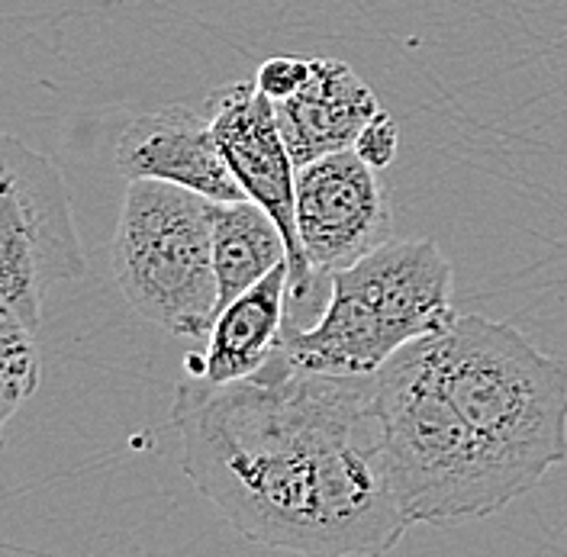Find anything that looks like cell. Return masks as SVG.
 Segmentation results:
<instances>
[{
    "mask_svg": "<svg viewBox=\"0 0 567 557\" xmlns=\"http://www.w3.org/2000/svg\"><path fill=\"white\" fill-rule=\"evenodd\" d=\"M207 113L219 152L243 194L268 209L281 226L290 251V300H307L317 275L297 236V165L281 136L275 101L261 94L255 81H233L207 94Z\"/></svg>",
    "mask_w": 567,
    "mask_h": 557,
    "instance_id": "obj_7",
    "label": "cell"
},
{
    "mask_svg": "<svg viewBox=\"0 0 567 557\" xmlns=\"http://www.w3.org/2000/svg\"><path fill=\"white\" fill-rule=\"evenodd\" d=\"M374 374L297 368L281 349L246 381L184 374L181 467L246 541L310 557L388 555L410 519L390 487Z\"/></svg>",
    "mask_w": 567,
    "mask_h": 557,
    "instance_id": "obj_1",
    "label": "cell"
},
{
    "mask_svg": "<svg viewBox=\"0 0 567 557\" xmlns=\"http://www.w3.org/2000/svg\"><path fill=\"white\" fill-rule=\"evenodd\" d=\"M290 258L275 216L255 200L213 204V268L219 283V310Z\"/></svg>",
    "mask_w": 567,
    "mask_h": 557,
    "instance_id": "obj_12",
    "label": "cell"
},
{
    "mask_svg": "<svg viewBox=\"0 0 567 557\" xmlns=\"http://www.w3.org/2000/svg\"><path fill=\"white\" fill-rule=\"evenodd\" d=\"M425 364L516 496L567 461V364L487 316L420 339Z\"/></svg>",
    "mask_w": 567,
    "mask_h": 557,
    "instance_id": "obj_2",
    "label": "cell"
},
{
    "mask_svg": "<svg viewBox=\"0 0 567 557\" xmlns=\"http://www.w3.org/2000/svg\"><path fill=\"white\" fill-rule=\"evenodd\" d=\"M374 416L390 487L410 525L484 519L519 499L410 342L374 374Z\"/></svg>",
    "mask_w": 567,
    "mask_h": 557,
    "instance_id": "obj_4",
    "label": "cell"
},
{
    "mask_svg": "<svg viewBox=\"0 0 567 557\" xmlns=\"http://www.w3.org/2000/svg\"><path fill=\"white\" fill-rule=\"evenodd\" d=\"M42 381V354L35 332L20 319L0 313V439L7 422L33 396Z\"/></svg>",
    "mask_w": 567,
    "mask_h": 557,
    "instance_id": "obj_13",
    "label": "cell"
},
{
    "mask_svg": "<svg viewBox=\"0 0 567 557\" xmlns=\"http://www.w3.org/2000/svg\"><path fill=\"white\" fill-rule=\"evenodd\" d=\"M378 113L374 91L349 62L336 59H313L310 81L297 94L275 101V116L297 168L319 155L352 148Z\"/></svg>",
    "mask_w": 567,
    "mask_h": 557,
    "instance_id": "obj_10",
    "label": "cell"
},
{
    "mask_svg": "<svg viewBox=\"0 0 567 557\" xmlns=\"http://www.w3.org/2000/svg\"><path fill=\"white\" fill-rule=\"evenodd\" d=\"M113 158L126 180H168L210 200L246 197L219 152L210 113H197L184 104L136 116L120 133Z\"/></svg>",
    "mask_w": 567,
    "mask_h": 557,
    "instance_id": "obj_9",
    "label": "cell"
},
{
    "mask_svg": "<svg viewBox=\"0 0 567 557\" xmlns=\"http://www.w3.org/2000/svg\"><path fill=\"white\" fill-rule=\"evenodd\" d=\"M210 197L168 180H130L110 268L136 313L184 339H207L219 313Z\"/></svg>",
    "mask_w": 567,
    "mask_h": 557,
    "instance_id": "obj_5",
    "label": "cell"
},
{
    "mask_svg": "<svg viewBox=\"0 0 567 557\" xmlns=\"http://www.w3.org/2000/svg\"><path fill=\"white\" fill-rule=\"evenodd\" d=\"M396 142H400V130L393 123V116H388L384 110L361 130V136L354 140V152L378 172H384L388 165H393L396 158Z\"/></svg>",
    "mask_w": 567,
    "mask_h": 557,
    "instance_id": "obj_15",
    "label": "cell"
},
{
    "mask_svg": "<svg viewBox=\"0 0 567 557\" xmlns=\"http://www.w3.org/2000/svg\"><path fill=\"white\" fill-rule=\"evenodd\" d=\"M62 172L17 136L0 133V313L42 326L49 287L84 275Z\"/></svg>",
    "mask_w": 567,
    "mask_h": 557,
    "instance_id": "obj_6",
    "label": "cell"
},
{
    "mask_svg": "<svg viewBox=\"0 0 567 557\" xmlns=\"http://www.w3.org/2000/svg\"><path fill=\"white\" fill-rule=\"evenodd\" d=\"M452 261L432 239H388L329 275V300L313 326H284L278 349L303 371L371 378L410 342L452 319Z\"/></svg>",
    "mask_w": 567,
    "mask_h": 557,
    "instance_id": "obj_3",
    "label": "cell"
},
{
    "mask_svg": "<svg viewBox=\"0 0 567 557\" xmlns=\"http://www.w3.org/2000/svg\"><path fill=\"white\" fill-rule=\"evenodd\" d=\"M297 236L313 275H336L390 239V209L378 168L354 148L297 168Z\"/></svg>",
    "mask_w": 567,
    "mask_h": 557,
    "instance_id": "obj_8",
    "label": "cell"
},
{
    "mask_svg": "<svg viewBox=\"0 0 567 557\" xmlns=\"http://www.w3.org/2000/svg\"><path fill=\"white\" fill-rule=\"evenodd\" d=\"M287 297L290 265L284 261L216 313L207 345L184 361V374L207 383H236L258 374L281 345Z\"/></svg>",
    "mask_w": 567,
    "mask_h": 557,
    "instance_id": "obj_11",
    "label": "cell"
},
{
    "mask_svg": "<svg viewBox=\"0 0 567 557\" xmlns=\"http://www.w3.org/2000/svg\"><path fill=\"white\" fill-rule=\"evenodd\" d=\"M313 71V59H300V55H275L268 62L258 65L255 84L261 94H268L271 101H284L290 94H297Z\"/></svg>",
    "mask_w": 567,
    "mask_h": 557,
    "instance_id": "obj_14",
    "label": "cell"
}]
</instances>
